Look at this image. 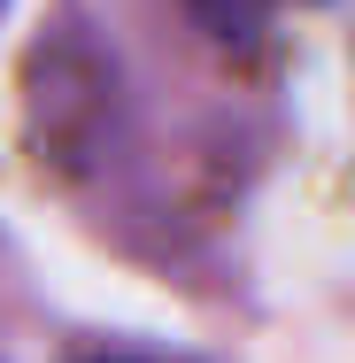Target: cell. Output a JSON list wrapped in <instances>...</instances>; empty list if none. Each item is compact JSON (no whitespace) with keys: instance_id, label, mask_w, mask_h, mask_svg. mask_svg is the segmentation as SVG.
Returning <instances> with one entry per match:
<instances>
[{"instance_id":"1","label":"cell","mask_w":355,"mask_h":363,"mask_svg":"<svg viewBox=\"0 0 355 363\" xmlns=\"http://www.w3.org/2000/svg\"><path fill=\"white\" fill-rule=\"evenodd\" d=\"M101 363H132V356H101Z\"/></svg>"},{"instance_id":"2","label":"cell","mask_w":355,"mask_h":363,"mask_svg":"<svg viewBox=\"0 0 355 363\" xmlns=\"http://www.w3.org/2000/svg\"><path fill=\"white\" fill-rule=\"evenodd\" d=\"M0 8H8V0H0Z\"/></svg>"}]
</instances>
